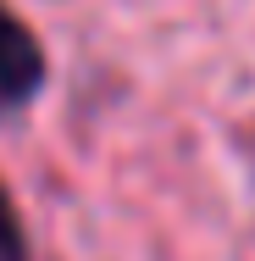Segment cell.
I'll list each match as a JSON object with an SVG mask.
<instances>
[{
  "mask_svg": "<svg viewBox=\"0 0 255 261\" xmlns=\"http://www.w3.org/2000/svg\"><path fill=\"white\" fill-rule=\"evenodd\" d=\"M45 45L39 34L0 0V111H17V106H34L45 89Z\"/></svg>",
  "mask_w": 255,
  "mask_h": 261,
  "instance_id": "cell-1",
  "label": "cell"
},
{
  "mask_svg": "<svg viewBox=\"0 0 255 261\" xmlns=\"http://www.w3.org/2000/svg\"><path fill=\"white\" fill-rule=\"evenodd\" d=\"M0 261H28V233H22V217L11 206L6 184H0Z\"/></svg>",
  "mask_w": 255,
  "mask_h": 261,
  "instance_id": "cell-2",
  "label": "cell"
}]
</instances>
